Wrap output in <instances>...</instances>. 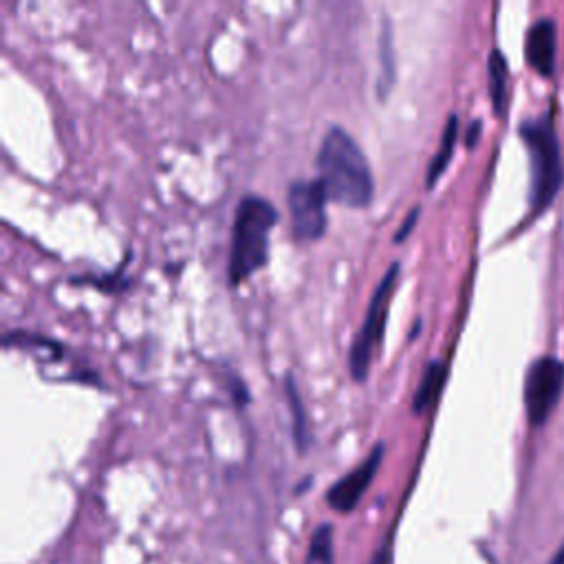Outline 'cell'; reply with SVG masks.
I'll return each instance as SVG.
<instances>
[{
	"label": "cell",
	"mask_w": 564,
	"mask_h": 564,
	"mask_svg": "<svg viewBox=\"0 0 564 564\" xmlns=\"http://www.w3.org/2000/svg\"><path fill=\"white\" fill-rule=\"evenodd\" d=\"M316 164L329 201L353 210L371 205L375 194L371 166L360 144L342 126L333 124L324 133Z\"/></svg>",
	"instance_id": "obj_1"
},
{
	"label": "cell",
	"mask_w": 564,
	"mask_h": 564,
	"mask_svg": "<svg viewBox=\"0 0 564 564\" xmlns=\"http://www.w3.org/2000/svg\"><path fill=\"white\" fill-rule=\"evenodd\" d=\"M278 223V210L263 197L247 194L241 199L234 216L227 278L232 285L254 276L269 260V234Z\"/></svg>",
	"instance_id": "obj_2"
},
{
	"label": "cell",
	"mask_w": 564,
	"mask_h": 564,
	"mask_svg": "<svg viewBox=\"0 0 564 564\" xmlns=\"http://www.w3.org/2000/svg\"><path fill=\"white\" fill-rule=\"evenodd\" d=\"M520 137L525 139L531 166L529 201L534 214L545 212L564 183L562 150L556 126L549 115L527 119L520 124Z\"/></svg>",
	"instance_id": "obj_3"
},
{
	"label": "cell",
	"mask_w": 564,
	"mask_h": 564,
	"mask_svg": "<svg viewBox=\"0 0 564 564\" xmlns=\"http://www.w3.org/2000/svg\"><path fill=\"white\" fill-rule=\"evenodd\" d=\"M399 263H393L388 267L386 274L382 276V280L377 282V287L371 296V302H368L366 309V318L360 333L351 344V353H349V373L355 379V382H366L368 373H371V364H373V353L377 349V344L382 342L384 338V324H386V313H388V300L393 296L395 282L399 276Z\"/></svg>",
	"instance_id": "obj_4"
},
{
	"label": "cell",
	"mask_w": 564,
	"mask_h": 564,
	"mask_svg": "<svg viewBox=\"0 0 564 564\" xmlns=\"http://www.w3.org/2000/svg\"><path fill=\"white\" fill-rule=\"evenodd\" d=\"M564 390V362L553 355H542L529 366L525 379L527 417L534 428L545 426Z\"/></svg>",
	"instance_id": "obj_5"
},
{
	"label": "cell",
	"mask_w": 564,
	"mask_h": 564,
	"mask_svg": "<svg viewBox=\"0 0 564 564\" xmlns=\"http://www.w3.org/2000/svg\"><path fill=\"white\" fill-rule=\"evenodd\" d=\"M327 203V192L318 179L291 183L287 205L296 238L307 243L320 241L327 232Z\"/></svg>",
	"instance_id": "obj_6"
},
{
	"label": "cell",
	"mask_w": 564,
	"mask_h": 564,
	"mask_svg": "<svg viewBox=\"0 0 564 564\" xmlns=\"http://www.w3.org/2000/svg\"><path fill=\"white\" fill-rule=\"evenodd\" d=\"M382 459H384V443H377V446L371 450V454H368V457L357 465L355 470L342 476V479L327 492L329 507L340 514L353 512L357 503H360V498L364 496V492L368 490V485L373 483L379 465H382Z\"/></svg>",
	"instance_id": "obj_7"
},
{
	"label": "cell",
	"mask_w": 564,
	"mask_h": 564,
	"mask_svg": "<svg viewBox=\"0 0 564 564\" xmlns=\"http://www.w3.org/2000/svg\"><path fill=\"white\" fill-rule=\"evenodd\" d=\"M525 53L534 71L549 78L556 69V27H553V20L540 18L538 23L529 27Z\"/></svg>",
	"instance_id": "obj_8"
},
{
	"label": "cell",
	"mask_w": 564,
	"mask_h": 564,
	"mask_svg": "<svg viewBox=\"0 0 564 564\" xmlns=\"http://www.w3.org/2000/svg\"><path fill=\"white\" fill-rule=\"evenodd\" d=\"M379 75H377V97L386 100L397 78V56H395V38H393V23L390 18H382V29H379Z\"/></svg>",
	"instance_id": "obj_9"
},
{
	"label": "cell",
	"mask_w": 564,
	"mask_h": 564,
	"mask_svg": "<svg viewBox=\"0 0 564 564\" xmlns=\"http://www.w3.org/2000/svg\"><path fill=\"white\" fill-rule=\"evenodd\" d=\"M285 397L289 404V412H291V435H294V443L298 452H307L311 446V426H309V417H307V408L305 401H302L300 388L296 384L294 375L285 377Z\"/></svg>",
	"instance_id": "obj_10"
},
{
	"label": "cell",
	"mask_w": 564,
	"mask_h": 564,
	"mask_svg": "<svg viewBox=\"0 0 564 564\" xmlns=\"http://www.w3.org/2000/svg\"><path fill=\"white\" fill-rule=\"evenodd\" d=\"M457 139H459V115H450L448 117V124L443 128V135H441V146L432 157L430 166H428V175H426V188L432 190L435 188V183L441 179L443 172H446L454 148H457Z\"/></svg>",
	"instance_id": "obj_11"
},
{
	"label": "cell",
	"mask_w": 564,
	"mask_h": 564,
	"mask_svg": "<svg viewBox=\"0 0 564 564\" xmlns=\"http://www.w3.org/2000/svg\"><path fill=\"white\" fill-rule=\"evenodd\" d=\"M487 75H490V97L494 111L501 115L507 106V84H509V67L507 58L501 49H494L487 60Z\"/></svg>",
	"instance_id": "obj_12"
},
{
	"label": "cell",
	"mask_w": 564,
	"mask_h": 564,
	"mask_svg": "<svg viewBox=\"0 0 564 564\" xmlns=\"http://www.w3.org/2000/svg\"><path fill=\"white\" fill-rule=\"evenodd\" d=\"M443 379H446V366H443V362L439 360L430 362L426 366V373H423L415 399H412V410H415L417 415L426 412L432 404H435V399L439 397V390L443 386Z\"/></svg>",
	"instance_id": "obj_13"
},
{
	"label": "cell",
	"mask_w": 564,
	"mask_h": 564,
	"mask_svg": "<svg viewBox=\"0 0 564 564\" xmlns=\"http://www.w3.org/2000/svg\"><path fill=\"white\" fill-rule=\"evenodd\" d=\"M307 564H333V527L320 525L313 534Z\"/></svg>",
	"instance_id": "obj_14"
},
{
	"label": "cell",
	"mask_w": 564,
	"mask_h": 564,
	"mask_svg": "<svg viewBox=\"0 0 564 564\" xmlns=\"http://www.w3.org/2000/svg\"><path fill=\"white\" fill-rule=\"evenodd\" d=\"M419 214H421V208L417 205V208H412L410 212H408V216H406V221L399 225V230H397V234L393 236V243L395 245H399V243H404L406 238L410 236V232H412V227L417 225V221H419Z\"/></svg>",
	"instance_id": "obj_15"
},
{
	"label": "cell",
	"mask_w": 564,
	"mask_h": 564,
	"mask_svg": "<svg viewBox=\"0 0 564 564\" xmlns=\"http://www.w3.org/2000/svg\"><path fill=\"white\" fill-rule=\"evenodd\" d=\"M479 133H481V122H472L470 130H468V137H465V144L474 146V141H476V137H479Z\"/></svg>",
	"instance_id": "obj_16"
},
{
	"label": "cell",
	"mask_w": 564,
	"mask_h": 564,
	"mask_svg": "<svg viewBox=\"0 0 564 564\" xmlns=\"http://www.w3.org/2000/svg\"><path fill=\"white\" fill-rule=\"evenodd\" d=\"M551 564H564V545L556 551V556H553Z\"/></svg>",
	"instance_id": "obj_17"
}]
</instances>
